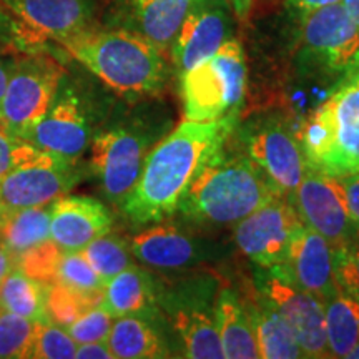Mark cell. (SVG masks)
Masks as SVG:
<instances>
[{"mask_svg":"<svg viewBox=\"0 0 359 359\" xmlns=\"http://www.w3.org/2000/svg\"><path fill=\"white\" fill-rule=\"evenodd\" d=\"M50 240V205L0 212V245L13 262Z\"/></svg>","mask_w":359,"mask_h":359,"instance_id":"484cf974","label":"cell"},{"mask_svg":"<svg viewBox=\"0 0 359 359\" xmlns=\"http://www.w3.org/2000/svg\"><path fill=\"white\" fill-rule=\"evenodd\" d=\"M79 160L17 142L12 163L0 178V212L48 206L80 182Z\"/></svg>","mask_w":359,"mask_h":359,"instance_id":"8992f818","label":"cell"},{"mask_svg":"<svg viewBox=\"0 0 359 359\" xmlns=\"http://www.w3.org/2000/svg\"><path fill=\"white\" fill-rule=\"evenodd\" d=\"M75 351H77V343L65 327L55 325L50 320L35 323L30 358L70 359L75 358Z\"/></svg>","mask_w":359,"mask_h":359,"instance_id":"4dcf8cb0","label":"cell"},{"mask_svg":"<svg viewBox=\"0 0 359 359\" xmlns=\"http://www.w3.org/2000/svg\"><path fill=\"white\" fill-rule=\"evenodd\" d=\"M13 64H15V60H12V58L0 52V105H2V98L4 93H6L8 75H11ZM0 127H2V114H0Z\"/></svg>","mask_w":359,"mask_h":359,"instance_id":"60d3db41","label":"cell"},{"mask_svg":"<svg viewBox=\"0 0 359 359\" xmlns=\"http://www.w3.org/2000/svg\"><path fill=\"white\" fill-rule=\"evenodd\" d=\"M224 145L205 161L180 200L178 212L193 222L238 223L281 195L248 156L224 151Z\"/></svg>","mask_w":359,"mask_h":359,"instance_id":"3957f363","label":"cell"},{"mask_svg":"<svg viewBox=\"0 0 359 359\" xmlns=\"http://www.w3.org/2000/svg\"><path fill=\"white\" fill-rule=\"evenodd\" d=\"M114 226L110 210L90 196L64 195L50 205V240L62 251H80Z\"/></svg>","mask_w":359,"mask_h":359,"instance_id":"d6986e66","label":"cell"},{"mask_svg":"<svg viewBox=\"0 0 359 359\" xmlns=\"http://www.w3.org/2000/svg\"><path fill=\"white\" fill-rule=\"evenodd\" d=\"M302 58L338 79L359 64V27L343 4L318 8L302 20Z\"/></svg>","mask_w":359,"mask_h":359,"instance_id":"9c48e42d","label":"cell"},{"mask_svg":"<svg viewBox=\"0 0 359 359\" xmlns=\"http://www.w3.org/2000/svg\"><path fill=\"white\" fill-rule=\"evenodd\" d=\"M338 2H341V0H286V8L291 12V15L303 20L308 13Z\"/></svg>","mask_w":359,"mask_h":359,"instance_id":"f35d334b","label":"cell"},{"mask_svg":"<svg viewBox=\"0 0 359 359\" xmlns=\"http://www.w3.org/2000/svg\"><path fill=\"white\" fill-rule=\"evenodd\" d=\"M115 318L107 311L102 304L85 311L79 320H75L65 330L77 344L90 343V341H102L109 338V333Z\"/></svg>","mask_w":359,"mask_h":359,"instance_id":"e575fe53","label":"cell"},{"mask_svg":"<svg viewBox=\"0 0 359 359\" xmlns=\"http://www.w3.org/2000/svg\"><path fill=\"white\" fill-rule=\"evenodd\" d=\"M302 223L290 196L278 195L236 223L235 241L258 268H281Z\"/></svg>","mask_w":359,"mask_h":359,"instance_id":"7c38bea8","label":"cell"},{"mask_svg":"<svg viewBox=\"0 0 359 359\" xmlns=\"http://www.w3.org/2000/svg\"><path fill=\"white\" fill-rule=\"evenodd\" d=\"M62 47L107 87L125 97H151L167 83L163 52L143 35L128 29L95 30L62 40Z\"/></svg>","mask_w":359,"mask_h":359,"instance_id":"7a4b0ae2","label":"cell"},{"mask_svg":"<svg viewBox=\"0 0 359 359\" xmlns=\"http://www.w3.org/2000/svg\"><path fill=\"white\" fill-rule=\"evenodd\" d=\"M102 293H82V291L67 288L64 285H50L47 288V318L55 325L67 327L88 309L102 304Z\"/></svg>","mask_w":359,"mask_h":359,"instance_id":"f546056e","label":"cell"},{"mask_svg":"<svg viewBox=\"0 0 359 359\" xmlns=\"http://www.w3.org/2000/svg\"><path fill=\"white\" fill-rule=\"evenodd\" d=\"M182 79L183 116L190 122H213L238 114L246 87V60L241 45L228 39L208 60Z\"/></svg>","mask_w":359,"mask_h":359,"instance_id":"5b68a950","label":"cell"},{"mask_svg":"<svg viewBox=\"0 0 359 359\" xmlns=\"http://www.w3.org/2000/svg\"><path fill=\"white\" fill-rule=\"evenodd\" d=\"M92 138L87 103L64 75L47 114L34 128L29 142L50 154L79 160Z\"/></svg>","mask_w":359,"mask_h":359,"instance_id":"5bb4252c","label":"cell"},{"mask_svg":"<svg viewBox=\"0 0 359 359\" xmlns=\"http://www.w3.org/2000/svg\"><path fill=\"white\" fill-rule=\"evenodd\" d=\"M12 268H13L12 257L8 255V251L0 245V288H2L4 281H6V278L8 273H11Z\"/></svg>","mask_w":359,"mask_h":359,"instance_id":"b9f144b4","label":"cell"},{"mask_svg":"<svg viewBox=\"0 0 359 359\" xmlns=\"http://www.w3.org/2000/svg\"><path fill=\"white\" fill-rule=\"evenodd\" d=\"M290 200L304 224L330 241L333 250L346 248L359 235L349 215L339 178L306 170Z\"/></svg>","mask_w":359,"mask_h":359,"instance_id":"8fae6325","label":"cell"},{"mask_svg":"<svg viewBox=\"0 0 359 359\" xmlns=\"http://www.w3.org/2000/svg\"><path fill=\"white\" fill-rule=\"evenodd\" d=\"M17 145V140L8 137V133L0 127V178L7 173L12 163V154L13 148Z\"/></svg>","mask_w":359,"mask_h":359,"instance_id":"ab89813d","label":"cell"},{"mask_svg":"<svg viewBox=\"0 0 359 359\" xmlns=\"http://www.w3.org/2000/svg\"><path fill=\"white\" fill-rule=\"evenodd\" d=\"M57 285L82 291V293H102L105 283L93 271L80 251H64L55 273ZM53 283V285H55Z\"/></svg>","mask_w":359,"mask_h":359,"instance_id":"1f68e13d","label":"cell"},{"mask_svg":"<svg viewBox=\"0 0 359 359\" xmlns=\"http://www.w3.org/2000/svg\"><path fill=\"white\" fill-rule=\"evenodd\" d=\"M130 251L145 266L180 269L203 259V246L175 224L156 223L130 240Z\"/></svg>","mask_w":359,"mask_h":359,"instance_id":"ffe728a7","label":"cell"},{"mask_svg":"<svg viewBox=\"0 0 359 359\" xmlns=\"http://www.w3.org/2000/svg\"><path fill=\"white\" fill-rule=\"evenodd\" d=\"M151 133L138 125H118L103 130L90 142V168L103 195L122 205L140 177L150 151Z\"/></svg>","mask_w":359,"mask_h":359,"instance_id":"ba28073f","label":"cell"},{"mask_svg":"<svg viewBox=\"0 0 359 359\" xmlns=\"http://www.w3.org/2000/svg\"><path fill=\"white\" fill-rule=\"evenodd\" d=\"M228 0H195L175 35L170 57L178 75L208 60L230 39Z\"/></svg>","mask_w":359,"mask_h":359,"instance_id":"9a60e30c","label":"cell"},{"mask_svg":"<svg viewBox=\"0 0 359 359\" xmlns=\"http://www.w3.org/2000/svg\"><path fill=\"white\" fill-rule=\"evenodd\" d=\"M80 253L103 283L111 280L125 268H128L132 264L133 257L127 241L120 236L111 235L110 231L95 238L92 243L80 250Z\"/></svg>","mask_w":359,"mask_h":359,"instance_id":"f1b7e54d","label":"cell"},{"mask_svg":"<svg viewBox=\"0 0 359 359\" xmlns=\"http://www.w3.org/2000/svg\"><path fill=\"white\" fill-rule=\"evenodd\" d=\"M0 7L35 37L58 43L90 29L95 13L93 0H0Z\"/></svg>","mask_w":359,"mask_h":359,"instance_id":"ac0fdd59","label":"cell"},{"mask_svg":"<svg viewBox=\"0 0 359 359\" xmlns=\"http://www.w3.org/2000/svg\"><path fill=\"white\" fill-rule=\"evenodd\" d=\"M349 17L354 20V24L359 27V0H341Z\"/></svg>","mask_w":359,"mask_h":359,"instance_id":"ee69618b","label":"cell"},{"mask_svg":"<svg viewBox=\"0 0 359 359\" xmlns=\"http://www.w3.org/2000/svg\"><path fill=\"white\" fill-rule=\"evenodd\" d=\"M65 72L43 55L15 60L4 93L2 128L17 142H29L37 123L47 114Z\"/></svg>","mask_w":359,"mask_h":359,"instance_id":"52a82bcc","label":"cell"},{"mask_svg":"<svg viewBox=\"0 0 359 359\" xmlns=\"http://www.w3.org/2000/svg\"><path fill=\"white\" fill-rule=\"evenodd\" d=\"M34 321L0 311V358H30Z\"/></svg>","mask_w":359,"mask_h":359,"instance_id":"d6a6232c","label":"cell"},{"mask_svg":"<svg viewBox=\"0 0 359 359\" xmlns=\"http://www.w3.org/2000/svg\"><path fill=\"white\" fill-rule=\"evenodd\" d=\"M245 155L264 173L278 193L290 196L306 173L299 140L280 118L263 120L245 132Z\"/></svg>","mask_w":359,"mask_h":359,"instance_id":"4fadbf2b","label":"cell"},{"mask_svg":"<svg viewBox=\"0 0 359 359\" xmlns=\"http://www.w3.org/2000/svg\"><path fill=\"white\" fill-rule=\"evenodd\" d=\"M62 251L52 240L34 246L13 262V266L24 271L27 276L34 278L43 285L50 286L55 283V273L58 262H60Z\"/></svg>","mask_w":359,"mask_h":359,"instance_id":"836d02e7","label":"cell"},{"mask_svg":"<svg viewBox=\"0 0 359 359\" xmlns=\"http://www.w3.org/2000/svg\"><path fill=\"white\" fill-rule=\"evenodd\" d=\"M251 325L257 336L259 358L264 359H294L304 358L303 349L296 341L291 327L269 304L264 296L251 302L248 306Z\"/></svg>","mask_w":359,"mask_h":359,"instance_id":"d4e9b609","label":"cell"},{"mask_svg":"<svg viewBox=\"0 0 359 359\" xmlns=\"http://www.w3.org/2000/svg\"><path fill=\"white\" fill-rule=\"evenodd\" d=\"M160 290L145 268L130 264L105 283L102 306L114 318L156 309Z\"/></svg>","mask_w":359,"mask_h":359,"instance_id":"603a6c76","label":"cell"},{"mask_svg":"<svg viewBox=\"0 0 359 359\" xmlns=\"http://www.w3.org/2000/svg\"><path fill=\"white\" fill-rule=\"evenodd\" d=\"M349 359H359V341L356 343V346H354L351 351H349L348 354Z\"/></svg>","mask_w":359,"mask_h":359,"instance_id":"f6af8a7d","label":"cell"},{"mask_svg":"<svg viewBox=\"0 0 359 359\" xmlns=\"http://www.w3.org/2000/svg\"><path fill=\"white\" fill-rule=\"evenodd\" d=\"M47 288V285L13 266L0 288V311L17 314L34 323L48 320L45 308Z\"/></svg>","mask_w":359,"mask_h":359,"instance_id":"83f0119b","label":"cell"},{"mask_svg":"<svg viewBox=\"0 0 359 359\" xmlns=\"http://www.w3.org/2000/svg\"><path fill=\"white\" fill-rule=\"evenodd\" d=\"M280 269L296 286L316 296L321 303L339 290L333 246L304 223L296 228L288 257Z\"/></svg>","mask_w":359,"mask_h":359,"instance_id":"2e32d148","label":"cell"},{"mask_svg":"<svg viewBox=\"0 0 359 359\" xmlns=\"http://www.w3.org/2000/svg\"><path fill=\"white\" fill-rule=\"evenodd\" d=\"M238 125V114L213 122L183 120L148 151L137 183L120 208L135 226L160 223L178 210L183 193L203 163L222 148Z\"/></svg>","mask_w":359,"mask_h":359,"instance_id":"6da1fadb","label":"cell"},{"mask_svg":"<svg viewBox=\"0 0 359 359\" xmlns=\"http://www.w3.org/2000/svg\"><path fill=\"white\" fill-rule=\"evenodd\" d=\"M339 180H341V185H343L344 196H346L349 215H351L353 222L359 230V172Z\"/></svg>","mask_w":359,"mask_h":359,"instance_id":"8d00e7d4","label":"cell"},{"mask_svg":"<svg viewBox=\"0 0 359 359\" xmlns=\"http://www.w3.org/2000/svg\"><path fill=\"white\" fill-rule=\"evenodd\" d=\"M323 306L330 358H348L359 341V298L339 288Z\"/></svg>","mask_w":359,"mask_h":359,"instance_id":"4316f807","label":"cell"},{"mask_svg":"<svg viewBox=\"0 0 359 359\" xmlns=\"http://www.w3.org/2000/svg\"><path fill=\"white\" fill-rule=\"evenodd\" d=\"M156 309L115 318L109 333V346L116 359L168 358V339L155 320Z\"/></svg>","mask_w":359,"mask_h":359,"instance_id":"7402d4cb","label":"cell"},{"mask_svg":"<svg viewBox=\"0 0 359 359\" xmlns=\"http://www.w3.org/2000/svg\"><path fill=\"white\" fill-rule=\"evenodd\" d=\"M299 145L313 172L333 178L359 172V64L313 110Z\"/></svg>","mask_w":359,"mask_h":359,"instance_id":"277c9868","label":"cell"},{"mask_svg":"<svg viewBox=\"0 0 359 359\" xmlns=\"http://www.w3.org/2000/svg\"><path fill=\"white\" fill-rule=\"evenodd\" d=\"M191 2L195 0H120V24L147 37L161 52H170Z\"/></svg>","mask_w":359,"mask_h":359,"instance_id":"44dd1931","label":"cell"},{"mask_svg":"<svg viewBox=\"0 0 359 359\" xmlns=\"http://www.w3.org/2000/svg\"><path fill=\"white\" fill-rule=\"evenodd\" d=\"M257 286L291 327L304 358H330L325 306L316 296L296 286L280 268H259Z\"/></svg>","mask_w":359,"mask_h":359,"instance_id":"30bf717a","label":"cell"},{"mask_svg":"<svg viewBox=\"0 0 359 359\" xmlns=\"http://www.w3.org/2000/svg\"><path fill=\"white\" fill-rule=\"evenodd\" d=\"M75 358L79 359H114V353L109 346V341H90V343L77 344Z\"/></svg>","mask_w":359,"mask_h":359,"instance_id":"74e56055","label":"cell"},{"mask_svg":"<svg viewBox=\"0 0 359 359\" xmlns=\"http://www.w3.org/2000/svg\"><path fill=\"white\" fill-rule=\"evenodd\" d=\"M231 11L236 13L238 19H246L250 15L251 7H253V0H228Z\"/></svg>","mask_w":359,"mask_h":359,"instance_id":"7bdbcfd3","label":"cell"},{"mask_svg":"<svg viewBox=\"0 0 359 359\" xmlns=\"http://www.w3.org/2000/svg\"><path fill=\"white\" fill-rule=\"evenodd\" d=\"M215 314L224 358H259L257 336L251 325L248 309L233 290H223L215 299Z\"/></svg>","mask_w":359,"mask_h":359,"instance_id":"cb8c5ba5","label":"cell"},{"mask_svg":"<svg viewBox=\"0 0 359 359\" xmlns=\"http://www.w3.org/2000/svg\"><path fill=\"white\" fill-rule=\"evenodd\" d=\"M334 262L339 288L359 298V235L346 248L334 250Z\"/></svg>","mask_w":359,"mask_h":359,"instance_id":"d590c367","label":"cell"},{"mask_svg":"<svg viewBox=\"0 0 359 359\" xmlns=\"http://www.w3.org/2000/svg\"><path fill=\"white\" fill-rule=\"evenodd\" d=\"M170 321L178 334L185 358H224L217 326L215 302L201 291H182L165 302Z\"/></svg>","mask_w":359,"mask_h":359,"instance_id":"e0dca14e","label":"cell"}]
</instances>
